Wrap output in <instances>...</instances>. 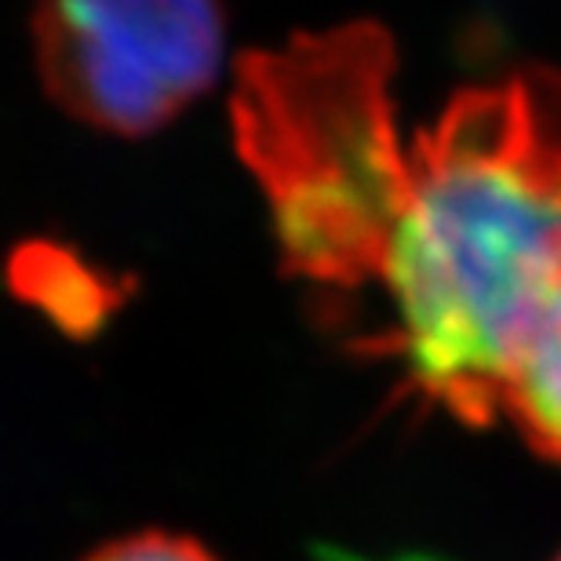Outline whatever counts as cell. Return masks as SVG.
<instances>
[{"label":"cell","mask_w":561,"mask_h":561,"mask_svg":"<svg viewBox=\"0 0 561 561\" xmlns=\"http://www.w3.org/2000/svg\"><path fill=\"white\" fill-rule=\"evenodd\" d=\"M33 66L66 117L146 139L219 81L222 0H37Z\"/></svg>","instance_id":"cell-2"},{"label":"cell","mask_w":561,"mask_h":561,"mask_svg":"<svg viewBox=\"0 0 561 561\" xmlns=\"http://www.w3.org/2000/svg\"><path fill=\"white\" fill-rule=\"evenodd\" d=\"M496 420L514 423L536 453L561 463V252L503 351Z\"/></svg>","instance_id":"cell-3"},{"label":"cell","mask_w":561,"mask_h":561,"mask_svg":"<svg viewBox=\"0 0 561 561\" xmlns=\"http://www.w3.org/2000/svg\"><path fill=\"white\" fill-rule=\"evenodd\" d=\"M81 561H219L205 543L186 533L168 529H139L128 536H117Z\"/></svg>","instance_id":"cell-4"},{"label":"cell","mask_w":561,"mask_h":561,"mask_svg":"<svg viewBox=\"0 0 561 561\" xmlns=\"http://www.w3.org/2000/svg\"><path fill=\"white\" fill-rule=\"evenodd\" d=\"M561 252V73L456 92L401 136L368 190L335 299H379L354 351L398 362L412 398L496 420L507 340Z\"/></svg>","instance_id":"cell-1"},{"label":"cell","mask_w":561,"mask_h":561,"mask_svg":"<svg viewBox=\"0 0 561 561\" xmlns=\"http://www.w3.org/2000/svg\"><path fill=\"white\" fill-rule=\"evenodd\" d=\"M558 561H561V554H558Z\"/></svg>","instance_id":"cell-5"}]
</instances>
